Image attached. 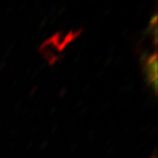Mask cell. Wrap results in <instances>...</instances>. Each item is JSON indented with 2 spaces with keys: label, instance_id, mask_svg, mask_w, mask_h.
<instances>
[{
  "label": "cell",
  "instance_id": "obj_1",
  "mask_svg": "<svg viewBox=\"0 0 158 158\" xmlns=\"http://www.w3.org/2000/svg\"><path fill=\"white\" fill-rule=\"evenodd\" d=\"M148 66H149V67H152V66H150V65H148ZM155 67H156V64L153 66V68H154V69H155V70H156V68H155ZM151 74H152V68H151V71H150V72L148 73V75H151Z\"/></svg>",
  "mask_w": 158,
  "mask_h": 158
}]
</instances>
